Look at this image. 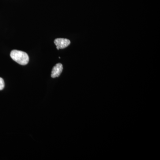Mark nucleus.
Returning <instances> with one entry per match:
<instances>
[{
    "instance_id": "f03ea898",
    "label": "nucleus",
    "mask_w": 160,
    "mask_h": 160,
    "mask_svg": "<svg viewBox=\"0 0 160 160\" xmlns=\"http://www.w3.org/2000/svg\"><path fill=\"white\" fill-rule=\"evenodd\" d=\"M54 44L57 46V49H63L68 47L70 45V41L66 38L56 39L54 41Z\"/></svg>"
},
{
    "instance_id": "f257e3e1",
    "label": "nucleus",
    "mask_w": 160,
    "mask_h": 160,
    "mask_svg": "<svg viewBox=\"0 0 160 160\" xmlns=\"http://www.w3.org/2000/svg\"><path fill=\"white\" fill-rule=\"evenodd\" d=\"M10 55L12 59L20 65L24 66L29 62V56L25 52L13 50L11 52Z\"/></svg>"
},
{
    "instance_id": "20e7f679",
    "label": "nucleus",
    "mask_w": 160,
    "mask_h": 160,
    "mask_svg": "<svg viewBox=\"0 0 160 160\" xmlns=\"http://www.w3.org/2000/svg\"><path fill=\"white\" fill-rule=\"evenodd\" d=\"M5 87V82L4 80L2 78H0V90H2Z\"/></svg>"
},
{
    "instance_id": "7ed1b4c3",
    "label": "nucleus",
    "mask_w": 160,
    "mask_h": 160,
    "mask_svg": "<svg viewBox=\"0 0 160 160\" xmlns=\"http://www.w3.org/2000/svg\"><path fill=\"white\" fill-rule=\"evenodd\" d=\"M62 65L61 63H58L56 64L52 68L51 72V77L52 78L58 77L62 73Z\"/></svg>"
}]
</instances>
